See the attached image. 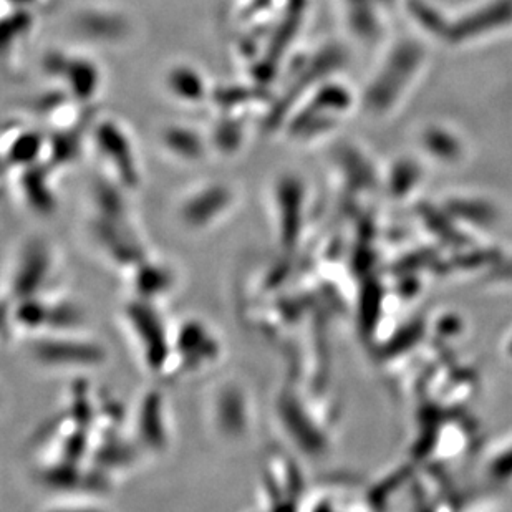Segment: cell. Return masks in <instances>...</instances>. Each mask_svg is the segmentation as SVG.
<instances>
[{
	"label": "cell",
	"mask_w": 512,
	"mask_h": 512,
	"mask_svg": "<svg viewBox=\"0 0 512 512\" xmlns=\"http://www.w3.org/2000/svg\"><path fill=\"white\" fill-rule=\"evenodd\" d=\"M98 151L103 160L107 161L110 170L120 178L121 186L135 188L138 183V160L135 145L130 136L115 121H103L97 126Z\"/></svg>",
	"instance_id": "6da1fadb"
},
{
	"label": "cell",
	"mask_w": 512,
	"mask_h": 512,
	"mask_svg": "<svg viewBox=\"0 0 512 512\" xmlns=\"http://www.w3.org/2000/svg\"><path fill=\"white\" fill-rule=\"evenodd\" d=\"M49 65L52 72L63 75L65 80L68 78L70 90L77 97L90 98L97 92V68L85 58H65L63 55H52Z\"/></svg>",
	"instance_id": "7a4b0ae2"
},
{
	"label": "cell",
	"mask_w": 512,
	"mask_h": 512,
	"mask_svg": "<svg viewBox=\"0 0 512 512\" xmlns=\"http://www.w3.org/2000/svg\"><path fill=\"white\" fill-rule=\"evenodd\" d=\"M171 93L184 100H201L204 97V83L201 75L193 68L178 67L168 75Z\"/></svg>",
	"instance_id": "3957f363"
},
{
	"label": "cell",
	"mask_w": 512,
	"mask_h": 512,
	"mask_svg": "<svg viewBox=\"0 0 512 512\" xmlns=\"http://www.w3.org/2000/svg\"><path fill=\"white\" fill-rule=\"evenodd\" d=\"M165 146L168 151L178 155L181 160H199L203 155V146L198 135L188 128H171L166 131Z\"/></svg>",
	"instance_id": "277c9868"
},
{
	"label": "cell",
	"mask_w": 512,
	"mask_h": 512,
	"mask_svg": "<svg viewBox=\"0 0 512 512\" xmlns=\"http://www.w3.org/2000/svg\"><path fill=\"white\" fill-rule=\"evenodd\" d=\"M42 150L40 145L39 136L35 133H25V135L17 136L12 146V161L15 166H32L34 165L35 158Z\"/></svg>",
	"instance_id": "5b68a950"
}]
</instances>
